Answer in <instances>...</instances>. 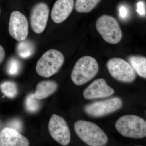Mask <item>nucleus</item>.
Wrapping results in <instances>:
<instances>
[{
	"label": "nucleus",
	"instance_id": "13",
	"mask_svg": "<svg viewBox=\"0 0 146 146\" xmlns=\"http://www.w3.org/2000/svg\"><path fill=\"white\" fill-rule=\"evenodd\" d=\"M74 0H57L51 11V18L56 24L62 23L68 18L72 11Z\"/></svg>",
	"mask_w": 146,
	"mask_h": 146
},
{
	"label": "nucleus",
	"instance_id": "25",
	"mask_svg": "<svg viewBox=\"0 0 146 146\" xmlns=\"http://www.w3.org/2000/svg\"><path fill=\"white\" fill-rule=\"evenodd\" d=\"M0 14H1V9H0Z\"/></svg>",
	"mask_w": 146,
	"mask_h": 146
},
{
	"label": "nucleus",
	"instance_id": "4",
	"mask_svg": "<svg viewBox=\"0 0 146 146\" xmlns=\"http://www.w3.org/2000/svg\"><path fill=\"white\" fill-rule=\"evenodd\" d=\"M62 53L55 49H50L45 53L37 61L36 71L38 74L49 78L57 73L64 63Z\"/></svg>",
	"mask_w": 146,
	"mask_h": 146
},
{
	"label": "nucleus",
	"instance_id": "6",
	"mask_svg": "<svg viewBox=\"0 0 146 146\" xmlns=\"http://www.w3.org/2000/svg\"><path fill=\"white\" fill-rule=\"evenodd\" d=\"M106 67L112 77L119 81L130 83L136 78L135 71L129 63L122 58H111L108 61Z\"/></svg>",
	"mask_w": 146,
	"mask_h": 146
},
{
	"label": "nucleus",
	"instance_id": "17",
	"mask_svg": "<svg viewBox=\"0 0 146 146\" xmlns=\"http://www.w3.org/2000/svg\"><path fill=\"white\" fill-rule=\"evenodd\" d=\"M101 0H76L75 9L79 13H88L94 9Z\"/></svg>",
	"mask_w": 146,
	"mask_h": 146
},
{
	"label": "nucleus",
	"instance_id": "16",
	"mask_svg": "<svg viewBox=\"0 0 146 146\" xmlns=\"http://www.w3.org/2000/svg\"><path fill=\"white\" fill-rule=\"evenodd\" d=\"M25 40L19 42L16 48L17 54L23 58L30 57L34 52L33 45L29 41Z\"/></svg>",
	"mask_w": 146,
	"mask_h": 146
},
{
	"label": "nucleus",
	"instance_id": "15",
	"mask_svg": "<svg viewBox=\"0 0 146 146\" xmlns=\"http://www.w3.org/2000/svg\"><path fill=\"white\" fill-rule=\"evenodd\" d=\"M128 61L135 72L143 78H146V57L131 56L127 58Z\"/></svg>",
	"mask_w": 146,
	"mask_h": 146
},
{
	"label": "nucleus",
	"instance_id": "9",
	"mask_svg": "<svg viewBox=\"0 0 146 146\" xmlns=\"http://www.w3.org/2000/svg\"><path fill=\"white\" fill-rule=\"evenodd\" d=\"M9 32L12 38L18 42L25 40L29 33L27 19L23 13L14 11L11 14Z\"/></svg>",
	"mask_w": 146,
	"mask_h": 146
},
{
	"label": "nucleus",
	"instance_id": "7",
	"mask_svg": "<svg viewBox=\"0 0 146 146\" xmlns=\"http://www.w3.org/2000/svg\"><path fill=\"white\" fill-rule=\"evenodd\" d=\"M122 105L123 101L120 98L113 97L86 105L84 106V110L91 117H101L117 111Z\"/></svg>",
	"mask_w": 146,
	"mask_h": 146
},
{
	"label": "nucleus",
	"instance_id": "21",
	"mask_svg": "<svg viewBox=\"0 0 146 146\" xmlns=\"http://www.w3.org/2000/svg\"><path fill=\"white\" fill-rule=\"evenodd\" d=\"M9 126H10L11 128L18 131H21L22 128V123L20 121L17 120H14L10 123Z\"/></svg>",
	"mask_w": 146,
	"mask_h": 146
},
{
	"label": "nucleus",
	"instance_id": "14",
	"mask_svg": "<svg viewBox=\"0 0 146 146\" xmlns=\"http://www.w3.org/2000/svg\"><path fill=\"white\" fill-rule=\"evenodd\" d=\"M58 87L57 83L53 80L41 82L36 85L35 96L39 100L45 99L53 94Z\"/></svg>",
	"mask_w": 146,
	"mask_h": 146
},
{
	"label": "nucleus",
	"instance_id": "18",
	"mask_svg": "<svg viewBox=\"0 0 146 146\" xmlns=\"http://www.w3.org/2000/svg\"><path fill=\"white\" fill-rule=\"evenodd\" d=\"M1 91L5 96L13 98L18 94V88L16 83L11 81H6L0 85Z\"/></svg>",
	"mask_w": 146,
	"mask_h": 146
},
{
	"label": "nucleus",
	"instance_id": "8",
	"mask_svg": "<svg viewBox=\"0 0 146 146\" xmlns=\"http://www.w3.org/2000/svg\"><path fill=\"white\" fill-rule=\"evenodd\" d=\"M48 130L52 137L60 145L66 146L70 143V129L62 117L56 114L52 115L49 122Z\"/></svg>",
	"mask_w": 146,
	"mask_h": 146
},
{
	"label": "nucleus",
	"instance_id": "3",
	"mask_svg": "<svg viewBox=\"0 0 146 146\" xmlns=\"http://www.w3.org/2000/svg\"><path fill=\"white\" fill-rule=\"evenodd\" d=\"M98 71V64L95 58L88 56H83L76 62L71 79L76 85H82L94 78Z\"/></svg>",
	"mask_w": 146,
	"mask_h": 146
},
{
	"label": "nucleus",
	"instance_id": "1",
	"mask_svg": "<svg viewBox=\"0 0 146 146\" xmlns=\"http://www.w3.org/2000/svg\"><path fill=\"white\" fill-rule=\"evenodd\" d=\"M74 129L78 137L89 146H103L107 143V135L94 123L79 120L75 123Z\"/></svg>",
	"mask_w": 146,
	"mask_h": 146
},
{
	"label": "nucleus",
	"instance_id": "12",
	"mask_svg": "<svg viewBox=\"0 0 146 146\" xmlns=\"http://www.w3.org/2000/svg\"><path fill=\"white\" fill-rule=\"evenodd\" d=\"M28 140L18 131L6 127L0 132V146H28Z\"/></svg>",
	"mask_w": 146,
	"mask_h": 146
},
{
	"label": "nucleus",
	"instance_id": "24",
	"mask_svg": "<svg viewBox=\"0 0 146 146\" xmlns=\"http://www.w3.org/2000/svg\"><path fill=\"white\" fill-rule=\"evenodd\" d=\"M119 13L120 16L122 18H125L127 13V11L125 7H121L119 9Z\"/></svg>",
	"mask_w": 146,
	"mask_h": 146
},
{
	"label": "nucleus",
	"instance_id": "20",
	"mask_svg": "<svg viewBox=\"0 0 146 146\" xmlns=\"http://www.w3.org/2000/svg\"><path fill=\"white\" fill-rule=\"evenodd\" d=\"M21 65L18 60L12 58L9 61L7 67V72L11 76L17 75L20 71Z\"/></svg>",
	"mask_w": 146,
	"mask_h": 146
},
{
	"label": "nucleus",
	"instance_id": "19",
	"mask_svg": "<svg viewBox=\"0 0 146 146\" xmlns=\"http://www.w3.org/2000/svg\"><path fill=\"white\" fill-rule=\"evenodd\" d=\"M25 106L28 111L34 113L37 112L40 108L39 100L35 96L34 94H31L27 97L25 100Z\"/></svg>",
	"mask_w": 146,
	"mask_h": 146
},
{
	"label": "nucleus",
	"instance_id": "11",
	"mask_svg": "<svg viewBox=\"0 0 146 146\" xmlns=\"http://www.w3.org/2000/svg\"><path fill=\"white\" fill-rule=\"evenodd\" d=\"M115 93V90L108 85L104 79H98L92 82L83 92L86 99L107 98Z\"/></svg>",
	"mask_w": 146,
	"mask_h": 146
},
{
	"label": "nucleus",
	"instance_id": "22",
	"mask_svg": "<svg viewBox=\"0 0 146 146\" xmlns=\"http://www.w3.org/2000/svg\"><path fill=\"white\" fill-rule=\"evenodd\" d=\"M137 12L141 15H143L145 13V9L143 3L140 2L138 3V9Z\"/></svg>",
	"mask_w": 146,
	"mask_h": 146
},
{
	"label": "nucleus",
	"instance_id": "10",
	"mask_svg": "<svg viewBox=\"0 0 146 146\" xmlns=\"http://www.w3.org/2000/svg\"><path fill=\"white\" fill-rule=\"evenodd\" d=\"M49 11L48 5L43 2L36 4L32 9L30 21L31 28L35 33L40 34L45 30Z\"/></svg>",
	"mask_w": 146,
	"mask_h": 146
},
{
	"label": "nucleus",
	"instance_id": "2",
	"mask_svg": "<svg viewBox=\"0 0 146 146\" xmlns=\"http://www.w3.org/2000/svg\"><path fill=\"white\" fill-rule=\"evenodd\" d=\"M115 127L118 132L125 137L142 138L146 136V121L136 115L122 116L116 122Z\"/></svg>",
	"mask_w": 146,
	"mask_h": 146
},
{
	"label": "nucleus",
	"instance_id": "5",
	"mask_svg": "<svg viewBox=\"0 0 146 146\" xmlns=\"http://www.w3.org/2000/svg\"><path fill=\"white\" fill-rule=\"evenodd\" d=\"M96 28L104 40L109 44H118L122 38L119 25L113 16L105 14L100 16L97 20Z\"/></svg>",
	"mask_w": 146,
	"mask_h": 146
},
{
	"label": "nucleus",
	"instance_id": "23",
	"mask_svg": "<svg viewBox=\"0 0 146 146\" xmlns=\"http://www.w3.org/2000/svg\"><path fill=\"white\" fill-rule=\"evenodd\" d=\"M5 52L2 46L0 45V64L3 61L5 57Z\"/></svg>",
	"mask_w": 146,
	"mask_h": 146
}]
</instances>
